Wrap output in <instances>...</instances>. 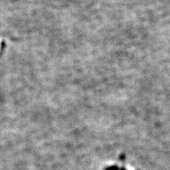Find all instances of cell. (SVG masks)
Returning <instances> with one entry per match:
<instances>
[{
	"instance_id": "1",
	"label": "cell",
	"mask_w": 170,
	"mask_h": 170,
	"mask_svg": "<svg viewBox=\"0 0 170 170\" xmlns=\"http://www.w3.org/2000/svg\"><path fill=\"white\" fill-rule=\"evenodd\" d=\"M105 170H119V168L118 166L113 165V166H111V167H106L105 169Z\"/></svg>"
},
{
	"instance_id": "2",
	"label": "cell",
	"mask_w": 170,
	"mask_h": 170,
	"mask_svg": "<svg viewBox=\"0 0 170 170\" xmlns=\"http://www.w3.org/2000/svg\"><path fill=\"white\" fill-rule=\"evenodd\" d=\"M1 41H2V39H1V38H0V48H1Z\"/></svg>"
},
{
	"instance_id": "3",
	"label": "cell",
	"mask_w": 170,
	"mask_h": 170,
	"mask_svg": "<svg viewBox=\"0 0 170 170\" xmlns=\"http://www.w3.org/2000/svg\"><path fill=\"white\" fill-rule=\"evenodd\" d=\"M119 170H126V169H125V168H123V167H122V168H121V169H119Z\"/></svg>"
}]
</instances>
